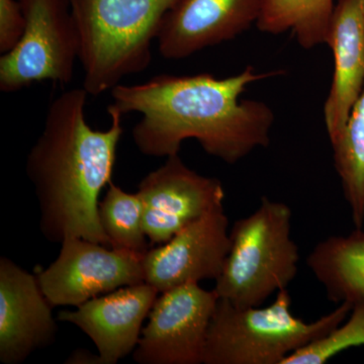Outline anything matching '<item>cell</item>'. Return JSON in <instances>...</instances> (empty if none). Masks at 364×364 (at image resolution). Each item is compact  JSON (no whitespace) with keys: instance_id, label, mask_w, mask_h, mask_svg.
Instances as JSON below:
<instances>
[{"instance_id":"cell-11","label":"cell","mask_w":364,"mask_h":364,"mask_svg":"<svg viewBox=\"0 0 364 364\" xmlns=\"http://www.w3.org/2000/svg\"><path fill=\"white\" fill-rule=\"evenodd\" d=\"M263 0H179L156 42L163 58L183 60L234 40L259 20Z\"/></svg>"},{"instance_id":"cell-1","label":"cell","mask_w":364,"mask_h":364,"mask_svg":"<svg viewBox=\"0 0 364 364\" xmlns=\"http://www.w3.org/2000/svg\"><path fill=\"white\" fill-rule=\"evenodd\" d=\"M282 74L259 73L253 66L226 78L160 74L140 85H117L107 109L123 116L142 114L132 136L144 155L172 156L184 141L195 139L208 155L233 165L257 148L268 147L275 121L267 102L241 95L252 83Z\"/></svg>"},{"instance_id":"cell-19","label":"cell","mask_w":364,"mask_h":364,"mask_svg":"<svg viewBox=\"0 0 364 364\" xmlns=\"http://www.w3.org/2000/svg\"><path fill=\"white\" fill-rule=\"evenodd\" d=\"M364 345V305L352 306L346 320L329 334L294 352L282 364H324L342 351Z\"/></svg>"},{"instance_id":"cell-15","label":"cell","mask_w":364,"mask_h":364,"mask_svg":"<svg viewBox=\"0 0 364 364\" xmlns=\"http://www.w3.org/2000/svg\"><path fill=\"white\" fill-rule=\"evenodd\" d=\"M306 264L335 304L364 305V232L331 236L318 242Z\"/></svg>"},{"instance_id":"cell-17","label":"cell","mask_w":364,"mask_h":364,"mask_svg":"<svg viewBox=\"0 0 364 364\" xmlns=\"http://www.w3.org/2000/svg\"><path fill=\"white\" fill-rule=\"evenodd\" d=\"M334 167L355 229L364 226V87L339 138L331 144Z\"/></svg>"},{"instance_id":"cell-12","label":"cell","mask_w":364,"mask_h":364,"mask_svg":"<svg viewBox=\"0 0 364 364\" xmlns=\"http://www.w3.org/2000/svg\"><path fill=\"white\" fill-rule=\"evenodd\" d=\"M37 277L13 260L0 259V361L20 364L51 345L57 325Z\"/></svg>"},{"instance_id":"cell-13","label":"cell","mask_w":364,"mask_h":364,"mask_svg":"<svg viewBox=\"0 0 364 364\" xmlns=\"http://www.w3.org/2000/svg\"><path fill=\"white\" fill-rule=\"evenodd\" d=\"M159 291L143 282L121 287L58 314L61 322L71 323L97 346L100 364H114L135 350Z\"/></svg>"},{"instance_id":"cell-21","label":"cell","mask_w":364,"mask_h":364,"mask_svg":"<svg viewBox=\"0 0 364 364\" xmlns=\"http://www.w3.org/2000/svg\"><path fill=\"white\" fill-rule=\"evenodd\" d=\"M361 6H363V13H364V0H360Z\"/></svg>"},{"instance_id":"cell-3","label":"cell","mask_w":364,"mask_h":364,"mask_svg":"<svg viewBox=\"0 0 364 364\" xmlns=\"http://www.w3.org/2000/svg\"><path fill=\"white\" fill-rule=\"evenodd\" d=\"M77 26L83 86L100 95L148 68L152 44L179 0H68Z\"/></svg>"},{"instance_id":"cell-2","label":"cell","mask_w":364,"mask_h":364,"mask_svg":"<svg viewBox=\"0 0 364 364\" xmlns=\"http://www.w3.org/2000/svg\"><path fill=\"white\" fill-rule=\"evenodd\" d=\"M87 95L85 88H73L53 100L42 133L26 157V171L48 241L81 238L111 248L100 224L98 198L112 182L123 114L107 109L111 127L95 130L86 121Z\"/></svg>"},{"instance_id":"cell-8","label":"cell","mask_w":364,"mask_h":364,"mask_svg":"<svg viewBox=\"0 0 364 364\" xmlns=\"http://www.w3.org/2000/svg\"><path fill=\"white\" fill-rule=\"evenodd\" d=\"M57 259L38 274L52 306L82 305L121 287L145 282L143 256L81 238L61 243Z\"/></svg>"},{"instance_id":"cell-7","label":"cell","mask_w":364,"mask_h":364,"mask_svg":"<svg viewBox=\"0 0 364 364\" xmlns=\"http://www.w3.org/2000/svg\"><path fill=\"white\" fill-rule=\"evenodd\" d=\"M217 294L198 282L163 291L149 314L133 358L140 364L203 363Z\"/></svg>"},{"instance_id":"cell-10","label":"cell","mask_w":364,"mask_h":364,"mask_svg":"<svg viewBox=\"0 0 364 364\" xmlns=\"http://www.w3.org/2000/svg\"><path fill=\"white\" fill-rule=\"evenodd\" d=\"M229 220L224 203L182 229L160 247L149 249L143 256L146 284L159 293L173 287L217 280L230 247Z\"/></svg>"},{"instance_id":"cell-20","label":"cell","mask_w":364,"mask_h":364,"mask_svg":"<svg viewBox=\"0 0 364 364\" xmlns=\"http://www.w3.org/2000/svg\"><path fill=\"white\" fill-rule=\"evenodd\" d=\"M25 14L18 0H0V53L14 49L23 36Z\"/></svg>"},{"instance_id":"cell-16","label":"cell","mask_w":364,"mask_h":364,"mask_svg":"<svg viewBox=\"0 0 364 364\" xmlns=\"http://www.w3.org/2000/svg\"><path fill=\"white\" fill-rule=\"evenodd\" d=\"M334 0H263L256 26L262 33L280 35L291 31L303 49L326 44Z\"/></svg>"},{"instance_id":"cell-14","label":"cell","mask_w":364,"mask_h":364,"mask_svg":"<svg viewBox=\"0 0 364 364\" xmlns=\"http://www.w3.org/2000/svg\"><path fill=\"white\" fill-rule=\"evenodd\" d=\"M326 44L331 49L334 71L324 105L326 131L334 143L348 121L364 87V13L360 0H337Z\"/></svg>"},{"instance_id":"cell-9","label":"cell","mask_w":364,"mask_h":364,"mask_svg":"<svg viewBox=\"0 0 364 364\" xmlns=\"http://www.w3.org/2000/svg\"><path fill=\"white\" fill-rule=\"evenodd\" d=\"M138 195L145 233L151 243L161 244L223 205L225 189L219 179L200 176L176 154L144 177Z\"/></svg>"},{"instance_id":"cell-6","label":"cell","mask_w":364,"mask_h":364,"mask_svg":"<svg viewBox=\"0 0 364 364\" xmlns=\"http://www.w3.org/2000/svg\"><path fill=\"white\" fill-rule=\"evenodd\" d=\"M26 26L11 51L0 58V90L13 93L49 80L73 78L80 43L68 0H18Z\"/></svg>"},{"instance_id":"cell-4","label":"cell","mask_w":364,"mask_h":364,"mask_svg":"<svg viewBox=\"0 0 364 364\" xmlns=\"http://www.w3.org/2000/svg\"><path fill=\"white\" fill-rule=\"evenodd\" d=\"M352 306L306 323L291 312L287 289L272 305L240 308L219 299L208 327L205 364H282L287 356L329 334L346 320Z\"/></svg>"},{"instance_id":"cell-18","label":"cell","mask_w":364,"mask_h":364,"mask_svg":"<svg viewBox=\"0 0 364 364\" xmlns=\"http://www.w3.org/2000/svg\"><path fill=\"white\" fill-rule=\"evenodd\" d=\"M98 215L111 248L140 255L149 250L144 230L142 200L138 193H126L112 181L98 205Z\"/></svg>"},{"instance_id":"cell-5","label":"cell","mask_w":364,"mask_h":364,"mask_svg":"<svg viewBox=\"0 0 364 364\" xmlns=\"http://www.w3.org/2000/svg\"><path fill=\"white\" fill-rule=\"evenodd\" d=\"M291 219L289 205L262 196L255 212L234 223L231 247L215 280L218 298L240 308L259 306L287 289L298 274L299 263Z\"/></svg>"}]
</instances>
